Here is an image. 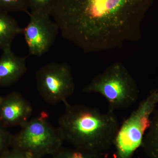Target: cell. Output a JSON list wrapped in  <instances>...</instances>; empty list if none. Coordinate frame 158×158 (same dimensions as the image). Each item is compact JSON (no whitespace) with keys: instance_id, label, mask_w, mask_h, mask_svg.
<instances>
[{"instance_id":"277c9868","label":"cell","mask_w":158,"mask_h":158,"mask_svg":"<svg viewBox=\"0 0 158 158\" xmlns=\"http://www.w3.org/2000/svg\"><path fill=\"white\" fill-rule=\"evenodd\" d=\"M158 106V87L151 90L119 125L114 145L115 158H132L142 146L152 118Z\"/></svg>"},{"instance_id":"30bf717a","label":"cell","mask_w":158,"mask_h":158,"mask_svg":"<svg viewBox=\"0 0 158 158\" xmlns=\"http://www.w3.org/2000/svg\"><path fill=\"white\" fill-rule=\"evenodd\" d=\"M23 28L9 13L0 10V50L11 48L15 37L23 34Z\"/></svg>"},{"instance_id":"7a4b0ae2","label":"cell","mask_w":158,"mask_h":158,"mask_svg":"<svg viewBox=\"0 0 158 158\" xmlns=\"http://www.w3.org/2000/svg\"><path fill=\"white\" fill-rule=\"evenodd\" d=\"M65 111L58 120L64 141L76 148L102 155L114 145L120 123L115 113L102 112L85 105L63 102Z\"/></svg>"},{"instance_id":"7c38bea8","label":"cell","mask_w":158,"mask_h":158,"mask_svg":"<svg viewBox=\"0 0 158 158\" xmlns=\"http://www.w3.org/2000/svg\"><path fill=\"white\" fill-rule=\"evenodd\" d=\"M52 158H103L102 154L86 150L61 147Z\"/></svg>"},{"instance_id":"9a60e30c","label":"cell","mask_w":158,"mask_h":158,"mask_svg":"<svg viewBox=\"0 0 158 158\" xmlns=\"http://www.w3.org/2000/svg\"><path fill=\"white\" fill-rule=\"evenodd\" d=\"M12 136L7 128L0 124V158L11 148Z\"/></svg>"},{"instance_id":"9c48e42d","label":"cell","mask_w":158,"mask_h":158,"mask_svg":"<svg viewBox=\"0 0 158 158\" xmlns=\"http://www.w3.org/2000/svg\"><path fill=\"white\" fill-rule=\"evenodd\" d=\"M27 57L15 55L11 48L3 51L0 58V87L13 85L27 71Z\"/></svg>"},{"instance_id":"3957f363","label":"cell","mask_w":158,"mask_h":158,"mask_svg":"<svg viewBox=\"0 0 158 158\" xmlns=\"http://www.w3.org/2000/svg\"><path fill=\"white\" fill-rule=\"evenodd\" d=\"M82 91L103 97L107 102L108 111L113 113L131 107L140 95L136 80L120 62L108 66L85 85Z\"/></svg>"},{"instance_id":"e0dca14e","label":"cell","mask_w":158,"mask_h":158,"mask_svg":"<svg viewBox=\"0 0 158 158\" xmlns=\"http://www.w3.org/2000/svg\"><path fill=\"white\" fill-rule=\"evenodd\" d=\"M2 97L0 96V101H1V98H2Z\"/></svg>"},{"instance_id":"8992f818","label":"cell","mask_w":158,"mask_h":158,"mask_svg":"<svg viewBox=\"0 0 158 158\" xmlns=\"http://www.w3.org/2000/svg\"><path fill=\"white\" fill-rule=\"evenodd\" d=\"M35 77L38 93L50 104L63 102L74 92L72 71L66 62L48 63L37 70Z\"/></svg>"},{"instance_id":"5b68a950","label":"cell","mask_w":158,"mask_h":158,"mask_svg":"<svg viewBox=\"0 0 158 158\" xmlns=\"http://www.w3.org/2000/svg\"><path fill=\"white\" fill-rule=\"evenodd\" d=\"M46 113L30 119L12 136V148L38 156H52L62 147L64 140L58 128L49 121Z\"/></svg>"},{"instance_id":"5bb4252c","label":"cell","mask_w":158,"mask_h":158,"mask_svg":"<svg viewBox=\"0 0 158 158\" xmlns=\"http://www.w3.org/2000/svg\"><path fill=\"white\" fill-rule=\"evenodd\" d=\"M0 10L7 13L26 12L29 15V0H0Z\"/></svg>"},{"instance_id":"ac0fdd59","label":"cell","mask_w":158,"mask_h":158,"mask_svg":"<svg viewBox=\"0 0 158 158\" xmlns=\"http://www.w3.org/2000/svg\"><path fill=\"white\" fill-rule=\"evenodd\" d=\"M157 1H158V0H157Z\"/></svg>"},{"instance_id":"ba28073f","label":"cell","mask_w":158,"mask_h":158,"mask_svg":"<svg viewBox=\"0 0 158 158\" xmlns=\"http://www.w3.org/2000/svg\"><path fill=\"white\" fill-rule=\"evenodd\" d=\"M33 111L30 103L17 92L2 97L0 101V124L6 128L22 127L30 119Z\"/></svg>"},{"instance_id":"2e32d148","label":"cell","mask_w":158,"mask_h":158,"mask_svg":"<svg viewBox=\"0 0 158 158\" xmlns=\"http://www.w3.org/2000/svg\"><path fill=\"white\" fill-rule=\"evenodd\" d=\"M0 158H43L31 153L11 148Z\"/></svg>"},{"instance_id":"8fae6325","label":"cell","mask_w":158,"mask_h":158,"mask_svg":"<svg viewBox=\"0 0 158 158\" xmlns=\"http://www.w3.org/2000/svg\"><path fill=\"white\" fill-rule=\"evenodd\" d=\"M141 147L148 157L158 158V106L153 114Z\"/></svg>"},{"instance_id":"4fadbf2b","label":"cell","mask_w":158,"mask_h":158,"mask_svg":"<svg viewBox=\"0 0 158 158\" xmlns=\"http://www.w3.org/2000/svg\"><path fill=\"white\" fill-rule=\"evenodd\" d=\"M30 14L51 16L55 0H29Z\"/></svg>"},{"instance_id":"6da1fadb","label":"cell","mask_w":158,"mask_h":158,"mask_svg":"<svg viewBox=\"0 0 158 158\" xmlns=\"http://www.w3.org/2000/svg\"><path fill=\"white\" fill-rule=\"evenodd\" d=\"M153 0H55L51 14L62 37L85 53L138 42Z\"/></svg>"},{"instance_id":"52a82bcc","label":"cell","mask_w":158,"mask_h":158,"mask_svg":"<svg viewBox=\"0 0 158 158\" xmlns=\"http://www.w3.org/2000/svg\"><path fill=\"white\" fill-rule=\"evenodd\" d=\"M30 21L23 28L29 55L41 56L47 52L56 39L59 26L48 15L30 14Z\"/></svg>"}]
</instances>
